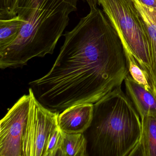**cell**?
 I'll return each mask as SVG.
<instances>
[{
  "instance_id": "30bf717a",
  "label": "cell",
  "mask_w": 156,
  "mask_h": 156,
  "mask_svg": "<svg viewBox=\"0 0 156 156\" xmlns=\"http://www.w3.org/2000/svg\"><path fill=\"white\" fill-rule=\"evenodd\" d=\"M143 20L148 37L151 56L150 85L156 95V23L138 0H132Z\"/></svg>"
},
{
  "instance_id": "6da1fadb",
  "label": "cell",
  "mask_w": 156,
  "mask_h": 156,
  "mask_svg": "<svg viewBox=\"0 0 156 156\" xmlns=\"http://www.w3.org/2000/svg\"><path fill=\"white\" fill-rule=\"evenodd\" d=\"M64 36L50 71L29 83L37 100L58 113L75 105L95 104L129 74L121 40L101 10L90 9Z\"/></svg>"
},
{
  "instance_id": "4fadbf2b",
  "label": "cell",
  "mask_w": 156,
  "mask_h": 156,
  "mask_svg": "<svg viewBox=\"0 0 156 156\" xmlns=\"http://www.w3.org/2000/svg\"><path fill=\"white\" fill-rule=\"evenodd\" d=\"M129 75L137 83L142 85L146 89L152 91L148 80L143 70L128 47L123 45Z\"/></svg>"
},
{
  "instance_id": "5bb4252c",
  "label": "cell",
  "mask_w": 156,
  "mask_h": 156,
  "mask_svg": "<svg viewBox=\"0 0 156 156\" xmlns=\"http://www.w3.org/2000/svg\"><path fill=\"white\" fill-rule=\"evenodd\" d=\"M18 0H0V20L14 17L13 12Z\"/></svg>"
},
{
  "instance_id": "8fae6325",
  "label": "cell",
  "mask_w": 156,
  "mask_h": 156,
  "mask_svg": "<svg viewBox=\"0 0 156 156\" xmlns=\"http://www.w3.org/2000/svg\"><path fill=\"white\" fill-rule=\"evenodd\" d=\"M60 154L61 156H89L87 140L84 133L69 134L63 132Z\"/></svg>"
},
{
  "instance_id": "9a60e30c",
  "label": "cell",
  "mask_w": 156,
  "mask_h": 156,
  "mask_svg": "<svg viewBox=\"0 0 156 156\" xmlns=\"http://www.w3.org/2000/svg\"><path fill=\"white\" fill-rule=\"evenodd\" d=\"M156 18V0H138Z\"/></svg>"
},
{
  "instance_id": "ba28073f",
  "label": "cell",
  "mask_w": 156,
  "mask_h": 156,
  "mask_svg": "<svg viewBox=\"0 0 156 156\" xmlns=\"http://www.w3.org/2000/svg\"><path fill=\"white\" fill-rule=\"evenodd\" d=\"M126 94L133 103L140 119L156 115V95L135 81L129 74L124 80Z\"/></svg>"
},
{
  "instance_id": "9c48e42d",
  "label": "cell",
  "mask_w": 156,
  "mask_h": 156,
  "mask_svg": "<svg viewBox=\"0 0 156 156\" xmlns=\"http://www.w3.org/2000/svg\"><path fill=\"white\" fill-rule=\"evenodd\" d=\"M140 119V139L130 156H156V115Z\"/></svg>"
},
{
  "instance_id": "5b68a950",
  "label": "cell",
  "mask_w": 156,
  "mask_h": 156,
  "mask_svg": "<svg viewBox=\"0 0 156 156\" xmlns=\"http://www.w3.org/2000/svg\"><path fill=\"white\" fill-rule=\"evenodd\" d=\"M30 105L22 143L23 156H46L49 138L59 128L58 116L43 105L35 98L31 88Z\"/></svg>"
},
{
  "instance_id": "2e32d148",
  "label": "cell",
  "mask_w": 156,
  "mask_h": 156,
  "mask_svg": "<svg viewBox=\"0 0 156 156\" xmlns=\"http://www.w3.org/2000/svg\"><path fill=\"white\" fill-rule=\"evenodd\" d=\"M83 1L84 2H86L88 4L90 7V9L97 8V5L98 3V0H83Z\"/></svg>"
},
{
  "instance_id": "277c9868",
  "label": "cell",
  "mask_w": 156,
  "mask_h": 156,
  "mask_svg": "<svg viewBox=\"0 0 156 156\" xmlns=\"http://www.w3.org/2000/svg\"><path fill=\"white\" fill-rule=\"evenodd\" d=\"M98 2L117 33L122 45L130 50L150 84L151 62L148 37L133 1L98 0Z\"/></svg>"
},
{
  "instance_id": "3957f363",
  "label": "cell",
  "mask_w": 156,
  "mask_h": 156,
  "mask_svg": "<svg viewBox=\"0 0 156 156\" xmlns=\"http://www.w3.org/2000/svg\"><path fill=\"white\" fill-rule=\"evenodd\" d=\"M140 116L121 86L94 104L84 133L89 156H130L140 139Z\"/></svg>"
},
{
  "instance_id": "52a82bcc",
  "label": "cell",
  "mask_w": 156,
  "mask_h": 156,
  "mask_svg": "<svg viewBox=\"0 0 156 156\" xmlns=\"http://www.w3.org/2000/svg\"><path fill=\"white\" fill-rule=\"evenodd\" d=\"M94 104H82L65 109L58 116V126L65 133H84L92 123Z\"/></svg>"
},
{
  "instance_id": "7a4b0ae2",
  "label": "cell",
  "mask_w": 156,
  "mask_h": 156,
  "mask_svg": "<svg viewBox=\"0 0 156 156\" xmlns=\"http://www.w3.org/2000/svg\"><path fill=\"white\" fill-rule=\"evenodd\" d=\"M78 1L18 0L13 14L23 23L15 41L0 51V68H22L33 58L52 54Z\"/></svg>"
},
{
  "instance_id": "8992f818",
  "label": "cell",
  "mask_w": 156,
  "mask_h": 156,
  "mask_svg": "<svg viewBox=\"0 0 156 156\" xmlns=\"http://www.w3.org/2000/svg\"><path fill=\"white\" fill-rule=\"evenodd\" d=\"M31 95L24 94L0 122V156H23L22 143Z\"/></svg>"
},
{
  "instance_id": "7c38bea8",
  "label": "cell",
  "mask_w": 156,
  "mask_h": 156,
  "mask_svg": "<svg viewBox=\"0 0 156 156\" xmlns=\"http://www.w3.org/2000/svg\"><path fill=\"white\" fill-rule=\"evenodd\" d=\"M23 22L18 15L11 19L0 20V51L15 41L19 36Z\"/></svg>"
}]
</instances>
